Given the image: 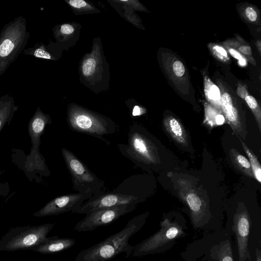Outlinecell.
<instances>
[{
  "mask_svg": "<svg viewBox=\"0 0 261 261\" xmlns=\"http://www.w3.org/2000/svg\"><path fill=\"white\" fill-rule=\"evenodd\" d=\"M148 212L134 217L120 231L103 241L81 251L74 261H108L121 253L126 257L132 255L134 246L129 244V239L145 224Z\"/></svg>",
  "mask_w": 261,
  "mask_h": 261,
  "instance_id": "obj_1",
  "label": "cell"
},
{
  "mask_svg": "<svg viewBox=\"0 0 261 261\" xmlns=\"http://www.w3.org/2000/svg\"><path fill=\"white\" fill-rule=\"evenodd\" d=\"M27 21L22 16L16 17L0 31V76L5 73L24 49L30 38Z\"/></svg>",
  "mask_w": 261,
  "mask_h": 261,
  "instance_id": "obj_2",
  "label": "cell"
},
{
  "mask_svg": "<svg viewBox=\"0 0 261 261\" xmlns=\"http://www.w3.org/2000/svg\"><path fill=\"white\" fill-rule=\"evenodd\" d=\"M120 153L140 167L159 163L158 148L142 127L134 124L129 130L127 144L118 145Z\"/></svg>",
  "mask_w": 261,
  "mask_h": 261,
  "instance_id": "obj_3",
  "label": "cell"
},
{
  "mask_svg": "<svg viewBox=\"0 0 261 261\" xmlns=\"http://www.w3.org/2000/svg\"><path fill=\"white\" fill-rule=\"evenodd\" d=\"M61 151L74 190L91 198L105 192V181L92 172L72 152L65 147Z\"/></svg>",
  "mask_w": 261,
  "mask_h": 261,
  "instance_id": "obj_4",
  "label": "cell"
},
{
  "mask_svg": "<svg viewBox=\"0 0 261 261\" xmlns=\"http://www.w3.org/2000/svg\"><path fill=\"white\" fill-rule=\"evenodd\" d=\"M54 224L16 227L11 229L0 240V250L11 251L32 249L53 239L47 234Z\"/></svg>",
  "mask_w": 261,
  "mask_h": 261,
  "instance_id": "obj_5",
  "label": "cell"
},
{
  "mask_svg": "<svg viewBox=\"0 0 261 261\" xmlns=\"http://www.w3.org/2000/svg\"><path fill=\"white\" fill-rule=\"evenodd\" d=\"M186 234L184 227L178 222L164 218L160 228L155 233L134 246L132 257H139L159 252L166 245L170 244Z\"/></svg>",
  "mask_w": 261,
  "mask_h": 261,
  "instance_id": "obj_6",
  "label": "cell"
},
{
  "mask_svg": "<svg viewBox=\"0 0 261 261\" xmlns=\"http://www.w3.org/2000/svg\"><path fill=\"white\" fill-rule=\"evenodd\" d=\"M68 122L71 129L98 138L107 144L105 137L114 134L117 129L112 121L84 112L71 113Z\"/></svg>",
  "mask_w": 261,
  "mask_h": 261,
  "instance_id": "obj_7",
  "label": "cell"
},
{
  "mask_svg": "<svg viewBox=\"0 0 261 261\" xmlns=\"http://www.w3.org/2000/svg\"><path fill=\"white\" fill-rule=\"evenodd\" d=\"M137 204H129L103 208L86 215L75 225L74 230L79 232L92 231L96 228L108 225L120 217L132 211Z\"/></svg>",
  "mask_w": 261,
  "mask_h": 261,
  "instance_id": "obj_8",
  "label": "cell"
},
{
  "mask_svg": "<svg viewBox=\"0 0 261 261\" xmlns=\"http://www.w3.org/2000/svg\"><path fill=\"white\" fill-rule=\"evenodd\" d=\"M51 122L49 116L44 114L38 107L30 119L28 124V132L31 138L32 148L29 159L35 162V165L40 170L48 171L43 156L39 152L41 136L47 124Z\"/></svg>",
  "mask_w": 261,
  "mask_h": 261,
  "instance_id": "obj_9",
  "label": "cell"
},
{
  "mask_svg": "<svg viewBox=\"0 0 261 261\" xmlns=\"http://www.w3.org/2000/svg\"><path fill=\"white\" fill-rule=\"evenodd\" d=\"M142 202L138 198L111 192H103L85 201L83 204L72 213L87 214L94 211L114 206L135 204Z\"/></svg>",
  "mask_w": 261,
  "mask_h": 261,
  "instance_id": "obj_10",
  "label": "cell"
},
{
  "mask_svg": "<svg viewBox=\"0 0 261 261\" xmlns=\"http://www.w3.org/2000/svg\"><path fill=\"white\" fill-rule=\"evenodd\" d=\"M90 198L89 196L79 193L59 196L49 201L33 215L42 217L57 215L67 212L72 213Z\"/></svg>",
  "mask_w": 261,
  "mask_h": 261,
  "instance_id": "obj_11",
  "label": "cell"
},
{
  "mask_svg": "<svg viewBox=\"0 0 261 261\" xmlns=\"http://www.w3.org/2000/svg\"><path fill=\"white\" fill-rule=\"evenodd\" d=\"M250 228V219L246 211L237 212L233 218L232 229L234 232L237 242L239 261L250 260L248 248Z\"/></svg>",
  "mask_w": 261,
  "mask_h": 261,
  "instance_id": "obj_12",
  "label": "cell"
},
{
  "mask_svg": "<svg viewBox=\"0 0 261 261\" xmlns=\"http://www.w3.org/2000/svg\"><path fill=\"white\" fill-rule=\"evenodd\" d=\"M221 103L226 121L237 136L244 140L247 134L245 119L233 103L231 97L227 92L221 94Z\"/></svg>",
  "mask_w": 261,
  "mask_h": 261,
  "instance_id": "obj_13",
  "label": "cell"
},
{
  "mask_svg": "<svg viewBox=\"0 0 261 261\" xmlns=\"http://www.w3.org/2000/svg\"><path fill=\"white\" fill-rule=\"evenodd\" d=\"M75 243V240L68 238H60L54 236L53 239L32 249L42 254H53L62 252L71 248Z\"/></svg>",
  "mask_w": 261,
  "mask_h": 261,
  "instance_id": "obj_14",
  "label": "cell"
},
{
  "mask_svg": "<svg viewBox=\"0 0 261 261\" xmlns=\"http://www.w3.org/2000/svg\"><path fill=\"white\" fill-rule=\"evenodd\" d=\"M185 199L190 210L193 224L198 228L206 215L205 205L200 197L193 192L188 193Z\"/></svg>",
  "mask_w": 261,
  "mask_h": 261,
  "instance_id": "obj_15",
  "label": "cell"
},
{
  "mask_svg": "<svg viewBox=\"0 0 261 261\" xmlns=\"http://www.w3.org/2000/svg\"><path fill=\"white\" fill-rule=\"evenodd\" d=\"M164 127L168 134L177 143L182 145H187V133L178 119L172 116L166 117L164 120Z\"/></svg>",
  "mask_w": 261,
  "mask_h": 261,
  "instance_id": "obj_16",
  "label": "cell"
},
{
  "mask_svg": "<svg viewBox=\"0 0 261 261\" xmlns=\"http://www.w3.org/2000/svg\"><path fill=\"white\" fill-rule=\"evenodd\" d=\"M18 108L13 97L8 94L0 97V133L6 124L10 123Z\"/></svg>",
  "mask_w": 261,
  "mask_h": 261,
  "instance_id": "obj_17",
  "label": "cell"
},
{
  "mask_svg": "<svg viewBox=\"0 0 261 261\" xmlns=\"http://www.w3.org/2000/svg\"><path fill=\"white\" fill-rule=\"evenodd\" d=\"M229 155L232 164L236 168L246 176L254 178L249 161L245 156L235 148H231L230 150Z\"/></svg>",
  "mask_w": 261,
  "mask_h": 261,
  "instance_id": "obj_18",
  "label": "cell"
},
{
  "mask_svg": "<svg viewBox=\"0 0 261 261\" xmlns=\"http://www.w3.org/2000/svg\"><path fill=\"white\" fill-rule=\"evenodd\" d=\"M211 253L217 261H233L231 244L228 240L213 246L211 249Z\"/></svg>",
  "mask_w": 261,
  "mask_h": 261,
  "instance_id": "obj_19",
  "label": "cell"
},
{
  "mask_svg": "<svg viewBox=\"0 0 261 261\" xmlns=\"http://www.w3.org/2000/svg\"><path fill=\"white\" fill-rule=\"evenodd\" d=\"M226 119L224 115L219 111L206 106L205 109V118L203 123L212 128L225 123Z\"/></svg>",
  "mask_w": 261,
  "mask_h": 261,
  "instance_id": "obj_20",
  "label": "cell"
},
{
  "mask_svg": "<svg viewBox=\"0 0 261 261\" xmlns=\"http://www.w3.org/2000/svg\"><path fill=\"white\" fill-rule=\"evenodd\" d=\"M240 142L242 143L244 150L246 152L250 164L254 178L259 183L261 182V167L260 163L258 160L257 156L250 150V149L246 145L242 140L239 139Z\"/></svg>",
  "mask_w": 261,
  "mask_h": 261,
  "instance_id": "obj_21",
  "label": "cell"
},
{
  "mask_svg": "<svg viewBox=\"0 0 261 261\" xmlns=\"http://www.w3.org/2000/svg\"><path fill=\"white\" fill-rule=\"evenodd\" d=\"M205 93L208 99L219 105L221 102V93L218 88L214 83H212L209 79L205 83Z\"/></svg>",
  "mask_w": 261,
  "mask_h": 261,
  "instance_id": "obj_22",
  "label": "cell"
},
{
  "mask_svg": "<svg viewBox=\"0 0 261 261\" xmlns=\"http://www.w3.org/2000/svg\"><path fill=\"white\" fill-rule=\"evenodd\" d=\"M245 100L248 107L253 112L260 132H261V112L258 104L255 98L248 95L245 98Z\"/></svg>",
  "mask_w": 261,
  "mask_h": 261,
  "instance_id": "obj_23",
  "label": "cell"
},
{
  "mask_svg": "<svg viewBox=\"0 0 261 261\" xmlns=\"http://www.w3.org/2000/svg\"><path fill=\"white\" fill-rule=\"evenodd\" d=\"M96 61L94 58L88 59L83 66V72L85 76L91 75L95 71Z\"/></svg>",
  "mask_w": 261,
  "mask_h": 261,
  "instance_id": "obj_24",
  "label": "cell"
},
{
  "mask_svg": "<svg viewBox=\"0 0 261 261\" xmlns=\"http://www.w3.org/2000/svg\"><path fill=\"white\" fill-rule=\"evenodd\" d=\"M174 74L178 77L182 76L185 73V68L183 63L179 60L175 61L172 65Z\"/></svg>",
  "mask_w": 261,
  "mask_h": 261,
  "instance_id": "obj_25",
  "label": "cell"
},
{
  "mask_svg": "<svg viewBox=\"0 0 261 261\" xmlns=\"http://www.w3.org/2000/svg\"><path fill=\"white\" fill-rule=\"evenodd\" d=\"M245 14L248 19L251 21H255L257 19L256 12L251 7H248L246 9Z\"/></svg>",
  "mask_w": 261,
  "mask_h": 261,
  "instance_id": "obj_26",
  "label": "cell"
},
{
  "mask_svg": "<svg viewBox=\"0 0 261 261\" xmlns=\"http://www.w3.org/2000/svg\"><path fill=\"white\" fill-rule=\"evenodd\" d=\"M214 51L217 53L218 56L222 57V58H227V54L226 51L222 47L219 45H215L213 47Z\"/></svg>",
  "mask_w": 261,
  "mask_h": 261,
  "instance_id": "obj_27",
  "label": "cell"
},
{
  "mask_svg": "<svg viewBox=\"0 0 261 261\" xmlns=\"http://www.w3.org/2000/svg\"><path fill=\"white\" fill-rule=\"evenodd\" d=\"M70 6L76 8H81L87 5V3L83 0H70L69 1Z\"/></svg>",
  "mask_w": 261,
  "mask_h": 261,
  "instance_id": "obj_28",
  "label": "cell"
},
{
  "mask_svg": "<svg viewBox=\"0 0 261 261\" xmlns=\"http://www.w3.org/2000/svg\"><path fill=\"white\" fill-rule=\"evenodd\" d=\"M61 32L63 34H71L74 31L73 27L68 24H64L61 26Z\"/></svg>",
  "mask_w": 261,
  "mask_h": 261,
  "instance_id": "obj_29",
  "label": "cell"
},
{
  "mask_svg": "<svg viewBox=\"0 0 261 261\" xmlns=\"http://www.w3.org/2000/svg\"><path fill=\"white\" fill-rule=\"evenodd\" d=\"M239 51L242 54L247 56H251L252 55V51L251 48L249 46L247 45H242L239 47L238 49Z\"/></svg>",
  "mask_w": 261,
  "mask_h": 261,
  "instance_id": "obj_30",
  "label": "cell"
},
{
  "mask_svg": "<svg viewBox=\"0 0 261 261\" xmlns=\"http://www.w3.org/2000/svg\"><path fill=\"white\" fill-rule=\"evenodd\" d=\"M228 50L230 54L235 59L238 60L239 61L245 59L243 56L237 50L231 48H229L228 49Z\"/></svg>",
  "mask_w": 261,
  "mask_h": 261,
  "instance_id": "obj_31",
  "label": "cell"
},
{
  "mask_svg": "<svg viewBox=\"0 0 261 261\" xmlns=\"http://www.w3.org/2000/svg\"><path fill=\"white\" fill-rule=\"evenodd\" d=\"M237 94L238 95L243 99H245V97L248 95V93L246 88L242 86H240L237 89Z\"/></svg>",
  "mask_w": 261,
  "mask_h": 261,
  "instance_id": "obj_32",
  "label": "cell"
},
{
  "mask_svg": "<svg viewBox=\"0 0 261 261\" xmlns=\"http://www.w3.org/2000/svg\"><path fill=\"white\" fill-rule=\"evenodd\" d=\"M9 192V186L7 183H0V195L6 196Z\"/></svg>",
  "mask_w": 261,
  "mask_h": 261,
  "instance_id": "obj_33",
  "label": "cell"
},
{
  "mask_svg": "<svg viewBox=\"0 0 261 261\" xmlns=\"http://www.w3.org/2000/svg\"><path fill=\"white\" fill-rule=\"evenodd\" d=\"M142 113V110L139 106H136L134 107L133 110V112H132L133 116H139V115H141Z\"/></svg>",
  "mask_w": 261,
  "mask_h": 261,
  "instance_id": "obj_34",
  "label": "cell"
},
{
  "mask_svg": "<svg viewBox=\"0 0 261 261\" xmlns=\"http://www.w3.org/2000/svg\"><path fill=\"white\" fill-rule=\"evenodd\" d=\"M255 254H256V261H261V252L260 250L256 249L255 250Z\"/></svg>",
  "mask_w": 261,
  "mask_h": 261,
  "instance_id": "obj_35",
  "label": "cell"
},
{
  "mask_svg": "<svg viewBox=\"0 0 261 261\" xmlns=\"http://www.w3.org/2000/svg\"><path fill=\"white\" fill-rule=\"evenodd\" d=\"M2 174V171H1V169L0 168V175Z\"/></svg>",
  "mask_w": 261,
  "mask_h": 261,
  "instance_id": "obj_36",
  "label": "cell"
}]
</instances>
